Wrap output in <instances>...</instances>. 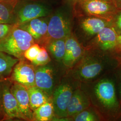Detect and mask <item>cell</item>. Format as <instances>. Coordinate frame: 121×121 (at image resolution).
<instances>
[{"label":"cell","mask_w":121,"mask_h":121,"mask_svg":"<svg viewBox=\"0 0 121 121\" xmlns=\"http://www.w3.org/2000/svg\"><path fill=\"white\" fill-rule=\"evenodd\" d=\"M72 9L61 6L53 10L49 15L47 33L41 44L44 45L49 40L65 39L72 32Z\"/></svg>","instance_id":"cell-1"},{"label":"cell","mask_w":121,"mask_h":121,"mask_svg":"<svg viewBox=\"0 0 121 121\" xmlns=\"http://www.w3.org/2000/svg\"><path fill=\"white\" fill-rule=\"evenodd\" d=\"M120 9L113 0H77L72 6L73 16H91L112 22Z\"/></svg>","instance_id":"cell-2"},{"label":"cell","mask_w":121,"mask_h":121,"mask_svg":"<svg viewBox=\"0 0 121 121\" xmlns=\"http://www.w3.org/2000/svg\"><path fill=\"white\" fill-rule=\"evenodd\" d=\"M35 43L34 39L28 32L16 25L8 36L0 41V51L19 60L23 59L25 51Z\"/></svg>","instance_id":"cell-3"},{"label":"cell","mask_w":121,"mask_h":121,"mask_svg":"<svg viewBox=\"0 0 121 121\" xmlns=\"http://www.w3.org/2000/svg\"><path fill=\"white\" fill-rule=\"evenodd\" d=\"M54 9L47 2L38 0H17L14 7L16 25L38 17L50 15Z\"/></svg>","instance_id":"cell-4"},{"label":"cell","mask_w":121,"mask_h":121,"mask_svg":"<svg viewBox=\"0 0 121 121\" xmlns=\"http://www.w3.org/2000/svg\"><path fill=\"white\" fill-rule=\"evenodd\" d=\"M73 72L74 77L82 81H89L99 76L104 69V64L94 56L82 57Z\"/></svg>","instance_id":"cell-5"},{"label":"cell","mask_w":121,"mask_h":121,"mask_svg":"<svg viewBox=\"0 0 121 121\" xmlns=\"http://www.w3.org/2000/svg\"><path fill=\"white\" fill-rule=\"evenodd\" d=\"M8 80L0 82V92L4 114L3 120L15 118L27 120L22 114L17 100L11 91V84L7 81Z\"/></svg>","instance_id":"cell-6"},{"label":"cell","mask_w":121,"mask_h":121,"mask_svg":"<svg viewBox=\"0 0 121 121\" xmlns=\"http://www.w3.org/2000/svg\"><path fill=\"white\" fill-rule=\"evenodd\" d=\"M69 84L61 83L54 88L52 96L54 116L59 119L67 118V110L73 92Z\"/></svg>","instance_id":"cell-7"},{"label":"cell","mask_w":121,"mask_h":121,"mask_svg":"<svg viewBox=\"0 0 121 121\" xmlns=\"http://www.w3.org/2000/svg\"><path fill=\"white\" fill-rule=\"evenodd\" d=\"M35 66L23 59L19 60L13 68L9 79L27 88L35 86Z\"/></svg>","instance_id":"cell-8"},{"label":"cell","mask_w":121,"mask_h":121,"mask_svg":"<svg viewBox=\"0 0 121 121\" xmlns=\"http://www.w3.org/2000/svg\"><path fill=\"white\" fill-rule=\"evenodd\" d=\"M95 95L104 107L113 109L118 106L114 85L108 79L102 80L95 87Z\"/></svg>","instance_id":"cell-9"},{"label":"cell","mask_w":121,"mask_h":121,"mask_svg":"<svg viewBox=\"0 0 121 121\" xmlns=\"http://www.w3.org/2000/svg\"><path fill=\"white\" fill-rule=\"evenodd\" d=\"M117 34L112 26L104 27L91 41L93 47L104 51L117 49Z\"/></svg>","instance_id":"cell-10"},{"label":"cell","mask_w":121,"mask_h":121,"mask_svg":"<svg viewBox=\"0 0 121 121\" xmlns=\"http://www.w3.org/2000/svg\"><path fill=\"white\" fill-rule=\"evenodd\" d=\"M83 55V48L72 32L65 38V55L62 62L65 67L73 68Z\"/></svg>","instance_id":"cell-11"},{"label":"cell","mask_w":121,"mask_h":121,"mask_svg":"<svg viewBox=\"0 0 121 121\" xmlns=\"http://www.w3.org/2000/svg\"><path fill=\"white\" fill-rule=\"evenodd\" d=\"M54 75L53 69L48 64L35 67V86L44 91L51 97L55 88Z\"/></svg>","instance_id":"cell-12"},{"label":"cell","mask_w":121,"mask_h":121,"mask_svg":"<svg viewBox=\"0 0 121 121\" xmlns=\"http://www.w3.org/2000/svg\"><path fill=\"white\" fill-rule=\"evenodd\" d=\"M49 15L34 18L17 26L28 32L35 43H41L47 33Z\"/></svg>","instance_id":"cell-13"},{"label":"cell","mask_w":121,"mask_h":121,"mask_svg":"<svg viewBox=\"0 0 121 121\" xmlns=\"http://www.w3.org/2000/svg\"><path fill=\"white\" fill-rule=\"evenodd\" d=\"M10 90L17 100L19 109L27 121H33V111L30 105L27 88L17 82L10 84Z\"/></svg>","instance_id":"cell-14"},{"label":"cell","mask_w":121,"mask_h":121,"mask_svg":"<svg viewBox=\"0 0 121 121\" xmlns=\"http://www.w3.org/2000/svg\"><path fill=\"white\" fill-rule=\"evenodd\" d=\"M79 26L86 35L95 36L104 27L112 26V22L100 17L91 16L78 17Z\"/></svg>","instance_id":"cell-15"},{"label":"cell","mask_w":121,"mask_h":121,"mask_svg":"<svg viewBox=\"0 0 121 121\" xmlns=\"http://www.w3.org/2000/svg\"><path fill=\"white\" fill-rule=\"evenodd\" d=\"M89 105V99L83 91L79 89H76L73 91L67 107V117H74Z\"/></svg>","instance_id":"cell-16"},{"label":"cell","mask_w":121,"mask_h":121,"mask_svg":"<svg viewBox=\"0 0 121 121\" xmlns=\"http://www.w3.org/2000/svg\"><path fill=\"white\" fill-rule=\"evenodd\" d=\"M19 60L14 56L0 51V82L9 79L14 66Z\"/></svg>","instance_id":"cell-17"},{"label":"cell","mask_w":121,"mask_h":121,"mask_svg":"<svg viewBox=\"0 0 121 121\" xmlns=\"http://www.w3.org/2000/svg\"><path fill=\"white\" fill-rule=\"evenodd\" d=\"M17 0L0 1V23L16 25L14 7Z\"/></svg>","instance_id":"cell-18"},{"label":"cell","mask_w":121,"mask_h":121,"mask_svg":"<svg viewBox=\"0 0 121 121\" xmlns=\"http://www.w3.org/2000/svg\"><path fill=\"white\" fill-rule=\"evenodd\" d=\"M27 90L30 108L33 111L52 98L36 86L27 88Z\"/></svg>","instance_id":"cell-19"},{"label":"cell","mask_w":121,"mask_h":121,"mask_svg":"<svg viewBox=\"0 0 121 121\" xmlns=\"http://www.w3.org/2000/svg\"><path fill=\"white\" fill-rule=\"evenodd\" d=\"M65 39L49 40L43 46L56 61L62 62L65 52Z\"/></svg>","instance_id":"cell-20"},{"label":"cell","mask_w":121,"mask_h":121,"mask_svg":"<svg viewBox=\"0 0 121 121\" xmlns=\"http://www.w3.org/2000/svg\"><path fill=\"white\" fill-rule=\"evenodd\" d=\"M54 117V108L51 98L33 111V121H50Z\"/></svg>","instance_id":"cell-21"},{"label":"cell","mask_w":121,"mask_h":121,"mask_svg":"<svg viewBox=\"0 0 121 121\" xmlns=\"http://www.w3.org/2000/svg\"><path fill=\"white\" fill-rule=\"evenodd\" d=\"M51 61V58L48 51L43 47H41V50L38 55L34 60L31 61V64L35 67L43 66L48 64Z\"/></svg>","instance_id":"cell-22"},{"label":"cell","mask_w":121,"mask_h":121,"mask_svg":"<svg viewBox=\"0 0 121 121\" xmlns=\"http://www.w3.org/2000/svg\"><path fill=\"white\" fill-rule=\"evenodd\" d=\"M73 120L76 121H95L98 120L95 114L86 109L82 111L73 117Z\"/></svg>","instance_id":"cell-23"},{"label":"cell","mask_w":121,"mask_h":121,"mask_svg":"<svg viewBox=\"0 0 121 121\" xmlns=\"http://www.w3.org/2000/svg\"><path fill=\"white\" fill-rule=\"evenodd\" d=\"M41 47L37 43H35L26 50L24 56L27 60L32 61L34 60L40 52Z\"/></svg>","instance_id":"cell-24"},{"label":"cell","mask_w":121,"mask_h":121,"mask_svg":"<svg viewBox=\"0 0 121 121\" xmlns=\"http://www.w3.org/2000/svg\"><path fill=\"white\" fill-rule=\"evenodd\" d=\"M16 25L9 23H0V41L7 37Z\"/></svg>","instance_id":"cell-25"},{"label":"cell","mask_w":121,"mask_h":121,"mask_svg":"<svg viewBox=\"0 0 121 121\" xmlns=\"http://www.w3.org/2000/svg\"><path fill=\"white\" fill-rule=\"evenodd\" d=\"M112 26L118 35L121 34V9L116 13L112 20Z\"/></svg>","instance_id":"cell-26"},{"label":"cell","mask_w":121,"mask_h":121,"mask_svg":"<svg viewBox=\"0 0 121 121\" xmlns=\"http://www.w3.org/2000/svg\"><path fill=\"white\" fill-rule=\"evenodd\" d=\"M4 117V112H3V107H2L1 94L0 92V120H3Z\"/></svg>","instance_id":"cell-27"},{"label":"cell","mask_w":121,"mask_h":121,"mask_svg":"<svg viewBox=\"0 0 121 121\" xmlns=\"http://www.w3.org/2000/svg\"><path fill=\"white\" fill-rule=\"evenodd\" d=\"M117 49L121 51V34L118 35L117 37Z\"/></svg>","instance_id":"cell-28"},{"label":"cell","mask_w":121,"mask_h":121,"mask_svg":"<svg viewBox=\"0 0 121 121\" xmlns=\"http://www.w3.org/2000/svg\"><path fill=\"white\" fill-rule=\"evenodd\" d=\"M65 0V1L67 3V4L71 5L72 7L74 4L76 2L77 0Z\"/></svg>","instance_id":"cell-29"},{"label":"cell","mask_w":121,"mask_h":121,"mask_svg":"<svg viewBox=\"0 0 121 121\" xmlns=\"http://www.w3.org/2000/svg\"><path fill=\"white\" fill-rule=\"evenodd\" d=\"M117 8L121 9V0H113Z\"/></svg>","instance_id":"cell-30"},{"label":"cell","mask_w":121,"mask_h":121,"mask_svg":"<svg viewBox=\"0 0 121 121\" xmlns=\"http://www.w3.org/2000/svg\"><path fill=\"white\" fill-rule=\"evenodd\" d=\"M40 0V1H45V2H47L48 3H51L52 1L55 0Z\"/></svg>","instance_id":"cell-31"},{"label":"cell","mask_w":121,"mask_h":121,"mask_svg":"<svg viewBox=\"0 0 121 121\" xmlns=\"http://www.w3.org/2000/svg\"><path fill=\"white\" fill-rule=\"evenodd\" d=\"M13 0H0V1H13Z\"/></svg>","instance_id":"cell-32"}]
</instances>
